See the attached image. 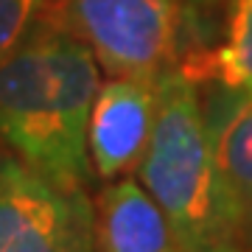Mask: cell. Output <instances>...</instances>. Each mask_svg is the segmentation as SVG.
Segmentation results:
<instances>
[{"label": "cell", "instance_id": "3", "mask_svg": "<svg viewBox=\"0 0 252 252\" xmlns=\"http://www.w3.org/2000/svg\"><path fill=\"white\" fill-rule=\"evenodd\" d=\"M56 9L107 76L160 79L180 70L185 0H59Z\"/></svg>", "mask_w": 252, "mask_h": 252}, {"label": "cell", "instance_id": "8", "mask_svg": "<svg viewBox=\"0 0 252 252\" xmlns=\"http://www.w3.org/2000/svg\"><path fill=\"white\" fill-rule=\"evenodd\" d=\"M180 73L196 84L252 95V0H230L221 42L210 51L188 56Z\"/></svg>", "mask_w": 252, "mask_h": 252}, {"label": "cell", "instance_id": "6", "mask_svg": "<svg viewBox=\"0 0 252 252\" xmlns=\"http://www.w3.org/2000/svg\"><path fill=\"white\" fill-rule=\"evenodd\" d=\"M95 252H180L168 219L135 177L112 180L101 190Z\"/></svg>", "mask_w": 252, "mask_h": 252}, {"label": "cell", "instance_id": "4", "mask_svg": "<svg viewBox=\"0 0 252 252\" xmlns=\"http://www.w3.org/2000/svg\"><path fill=\"white\" fill-rule=\"evenodd\" d=\"M0 252H95V205L0 143Z\"/></svg>", "mask_w": 252, "mask_h": 252}, {"label": "cell", "instance_id": "2", "mask_svg": "<svg viewBox=\"0 0 252 252\" xmlns=\"http://www.w3.org/2000/svg\"><path fill=\"white\" fill-rule=\"evenodd\" d=\"M137 180L168 219L180 252H247L250 235L213 162L199 84L180 70L160 79L157 118Z\"/></svg>", "mask_w": 252, "mask_h": 252}, {"label": "cell", "instance_id": "10", "mask_svg": "<svg viewBox=\"0 0 252 252\" xmlns=\"http://www.w3.org/2000/svg\"><path fill=\"white\" fill-rule=\"evenodd\" d=\"M247 252H252V230H250V244H247Z\"/></svg>", "mask_w": 252, "mask_h": 252}, {"label": "cell", "instance_id": "9", "mask_svg": "<svg viewBox=\"0 0 252 252\" xmlns=\"http://www.w3.org/2000/svg\"><path fill=\"white\" fill-rule=\"evenodd\" d=\"M48 0H0V62L23 42Z\"/></svg>", "mask_w": 252, "mask_h": 252}, {"label": "cell", "instance_id": "1", "mask_svg": "<svg viewBox=\"0 0 252 252\" xmlns=\"http://www.w3.org/2000/svg\"><path fill=\"white\" fill-rule=\"evenodd\" d=\"M101 67L51 0L0 62V143L64 188L93 177L87 126Z\"/></svg>", "mask_w": 252, "mask_h": 252}, {"label": "cell", "instance_id": "5", "mask_svg": "<svg viewBox=\"0 0 252 252\" xmlns=\"http://www.w3.org/2000/svg\"><path fill=\"white\" fill-rule=\"evenodd\" d=\"M160 79L109 76L98 87L87 126V152L95 177L112 182L137 171L152 140Z\"/></svg>", "mask_w": 252, "mask_h": 252}, {"label": "cell", "instance_id": "7", "mask_svg": "<svg viewBox=\"0 0 252 252\" xmlns=\"http://www.w3.org/2000/svg\"><path fill=\"white\" fill-rule=\"evenodd\" d=\"M205 104V101H202ZM207 140L219 180L247 235L252 230V95L216 87L205 104Z\"/></svg>", "mask_w": 252, "mask_h": 252}]
</instances>
